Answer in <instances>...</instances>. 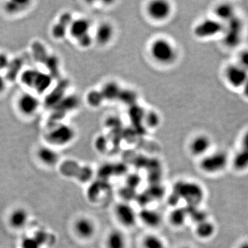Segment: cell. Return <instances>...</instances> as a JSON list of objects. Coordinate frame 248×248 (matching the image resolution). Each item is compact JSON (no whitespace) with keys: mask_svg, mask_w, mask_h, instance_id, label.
<instances>
[{"mask_svg":"<svg viewBox=\"0 0 248 248\" xmlns=\"http://www.w3.org/2000/svg\"><path fill=\"white\" fill-rule=\"evenodd\" d=\"M149 53L155 62L161 65L171 64L177 60V48L165 37H158L151 42Z\"/></svg>","mask_w":248,"mask_h":248,"instance_id":"6da1fadb","label":"cell"},{"mask_svg":"<svg viewBox=\"0 0 248 248\" xmlns=\"http://www.w3.org/2000/svg\"><path fill=\"white\" fill-rule=\"evenodd\" d=\"M22 84L34 90L39 94L46 92L53 83V78L48 73L35 69H27L23 71L20 76Z\"/></svg>","mask_w":248,"mask_h":248,"instance_id":"7a4b0ae2","label":"cell"},{"mask_svg":"<svg viewBox=\"0 0 248 248\" xmlns=\"http://www.w3.org/2000/svg\"><path fill=\"white\" fill-rule=\"evenodd\" d=\"M225 24L222 33L223 45L228 48H236L243 41L245 24L242 18L236 16Z\"/></svg>","mask_w":248,"mask_h":248,"instance_id":"3957f363","label":"cell"},{"mask_svg":"<svg viewBox=\"0 0 248 248\" xmlns=\"http://www.w3.org/2000/svg\"><path fill=\"white\" fill-rule=\"evenodd\" d=\"M75 137L76 131L73 127L60 122H52L46 134L47 141L55 146L68 144L73 141Z\"/></svg>","mask_w":248,"mask_h":248,"instance_id":"277c9868","label":"cell"},{"mask_svg":"<svg viewBox=\"0 0 248 248\" xmlns=\"http://www.w3.org/2000/svg\"><path fill=\"white\" fill-rule=\"evenodd\" d=\"M174 194L185 200L187 205H197L203 201L205 192L203 187L195 182H180L174 186Z\"/></svg>","mask_w":248,"mask_h":248,"instance_id":"5b68a950","label":"cell"},{"mask_svg":"<svg viewBox=\"0 0 248 248\" xmlns=\"http://www.w3.org/2000/svg\"><path fill=\"white\" fill-rule=\"evenodd\" d=\"M229 163V156L224 151H216L207 154L201 160L200 167L203 172L209 174L223 172Z\"/></svg>","mask_w":248,"mask_h":248,"instance_id":"8992f818","label":"cell"},{"mask_svg":"<svg viewBox=\"0 0 248 248\" xmlns=\"http://www.w3.org/2000/svg\"><path fill=\"white\" fill-rule=\"evenodd\" d=\"M225 24L215 18H206L199 22L194 28L193 33L200 40L213 38L222 35Z\"/></svg>","mask_w":248,"mask_h":248,"instance_id":"52a82bcc","label":"cell"},{"mask_svg":"<svg viewBox=\"0 0 248 248\" xmlns=\"http://www.w3.org/2000/svg\"><path fill=\"white\" fill-rule=\"evenodd\" d=\"M147 16L155 22H164L172 12V5L166 0H153L146 5Z\"/></svg>","mask_w":248,"mask_h":248,"instance_id":"ba28073f","label":"cell"},{"mask_svg":"<svg viewBox=\"0 0 248 248\" xmlns=\"http://www.w3.org/2000/svg\"><path fill=\"white\" fill-rule=\"evenodd\" d=\"M223 75L227 84L234 89H242L248 79V71L237 63L227 65Z\"/></svg>","mask_w":248,"mask_h":248,"instance_id":"9c48e42d","label":"cell"},{"mask_svg":"<svg viewBox=\"0 0 248 248\" xmlns=\"http://www.w3.org/2000/svg\"><path fill=\"white\" fill-rule=\"evenodd\" d=\"M115 216L117 220L124 226L131 228L135 226L138 220V216L133 207L126 203H121L116 205Z\"/></svg>","mask_w":248,"mask_h":248,"instance_id":"30bf717a","label":"cell"},{"mask_svg":"<svg viewBox=\"0 0 248 248\" xmlns=\"http://www.w3.org/2000/svg\"><path fill=\"white\" fill-rule=\"evenodd\" d=\"M212 147V140L208 135L201 134L192 139L189 143V151L195 156H203L208 154Z\"/></svg>","mask_w":248,"mask_h":248,"instance_id":"8fae6325","label":"cell"},{"mask_svg":"<svg viewBox=\"0 0 248 248\" xmlns=\"http://www.w3.org/2000/svg\"><path fill=\"white\" fill-rule=\"evenodd\" d=\"M40 107V102L35 94L27 93L22 94L17 100V107L21 113L31 116L37 112Z\"/></svg>","mask_w":248,"mask_h":248,"instance_id":"7c38bea8","label":"cell"},{"mask_svg":"<svg viewBox=\"0 0 248 248\" xmlns=\"http://www.w3.org/2000/svg\"><path fill=\"white\" fill-rule=\"evenodd\" d=\"M74 230L79 238L89 239L93 237V235L95 233V225L90 218L81 217L75 223Z\"/></svg>","mask_w":248,"mask_h":248,"instance_id":"4fadbf2b","label":"cell"},{"mask_svg":"<svg viewBox=\"0 0 248 248\" xmlns=\"http://www.w3.org/2000/svg\"><path fill=\"white\" fill-rule=\"evenodd\" d=\"M115 35V28L110 22L101 23L96 29L94 40L99 45H108Z\"/></svg>","mask_w":248,"mask_h":248,"instance_id":"5bb4252c","label":"cell"},{"mask_svg":"<svg viewBox=\"0 0 248 248\" xmlns=\"http://www.w3.org/2000/svg\"><path fill=\"white\" fill-rule=\"evenodd\" d=\"M215 19L226 24L231 19L237 16L234 6L231 3L222 2L216 5L213 10Z\"/></svg>","mask_w":248,"mask_h":248,"instance_id":"9a60e30c","label":"cell"},{"mask_svg":"<svg viewBox=\"0 0 248 248\" xmlns=\"http://www.w3.org/2000/svg\"><path fill=\"white\" fill-rule=\"evenodd\" d=\"M91 22L86 18H78L73 19L72 22L68 32L73 39L78 40L80 37L86 34L90 33Z\"/></svg>","mask_w":248,"mask_h":248,"instance_id":"2e32d148","label":"cell"},{"mask_svg":"<svg viewBox=\"0 0 248 248\" xmlns=\"http://www.w3.org/2000/svg\"><path fill=\"white\" fill-rule=\"evenodd\" d=\"M122 88L115 81H109L103 85L100 89L104 101L114 102L118 100L122 92Z\"/></svg>","mask_w":248,"mask_h":248,"instance_id":"e0dca14e","label":"cell"},{"mask_svg":"<svg viewBox=\"0 0 248 248\" xmlns=\"http://www.w3.org/2000/svg\"><path fill=\"white\" fill-rule=\"evenodd\" d=\"M68 84L67 81H62L50 92L46 99L48 107L55 108L65 97L64 93Z\"/></svg>","mask_w":248,"mask_h":248,"instance_id":"ac0fdd59","label":"cell"},{"mask_svg":"<svg viewBox=\"0 0 248 248\" xmlns=\"http://www.w3.org/2000/svg\"><path fill=\"white\" fill-rule=\"evenodd\" d=\"M139 217L144 224L151 228H156L161 223V215L157 212L151 209H143L140 212Z\"/></svg>","mask_w":248,"mask_h":248,"instance_id":"d6986e66","label":"cell"},{"mask_svg":"<svg viewBox=\"0 0 248 248\" xmlns=\"http://www.w3.org/2000/svg\"><path fill=\"white\" fill-rule=\"evenodd\" d=\"M39 159L47 166H54L58 162L59 154L58 152L50 147H41L37 151Z\"/></svg>","mask_w":248,"mask_h":248,"instance_id":"ffe728a7","label":"cell"},{"mask_svg":"<svg viewBox=\"0 0 248 248\" xmlns=\"http://www.w3.org/2000/svg\"><path fill=\"white\" fill-rule=\"evenodd\" d=\"M107 248H125L126 239L124 233L118 230L110 231L106 239Z\"/></svg>","mask_w":248,"mask_h":248,"instance_id":"44dd1931","label":"cell"},{"mask_svg":"<svg viewBox=\"0 0 248 248\" xmlns=\"http://www.w3.org/2000/svg\"><path fill=\"white\" fill-rule=\"evenodd\" d=\"M216 232V226L213 222L204 221L197 224L195 228V234L201 239L206 240L213 237Z\"/></svg>","mask_w":248,"mask_h":248,"instance_id":"7402d4cb","label":"cell"},{"mask_svg":"<svg viewBox=\"0 0 248 248\" xmlns=\"http://www.w3.org/2000/svg\"><path fill=\"white\" fill-rule=\"evenodd\" d=\"M232 165L235 170L244 172L248 169V151L241 149L236 152L232 160Z\"/></svg>","mask_w":248,"mask_h":248,"instance_id":"603a6c76","label":"cell"},{"mask_svg":"<svg viewBox=\"0 0 248 248\" xmlns=\"http://www.w3.org/2000/svg\"><path fill=\"white\" fill-rule=\"evenodd\" d=\"M29 219V215L27 210L23 208L15 210L9 217V223L15 228H22L27 224Z\"/></svg>","mask_w":248,"mask_h":248,"instance_id":"cb8c5ba5","label":"cell"},{"mask_svg":"<svg viewBox=\"0 0 248 248\" xmlns=\"http://www.w3.org/2000/svg\"><path fill=\"white\" fill-rule=\"evenodd\" d=\"M31 51H32V57L35 62L44 64L46 60L48 58L50 53L46 48L45 45L39 41H35L31 45Z\"/></svg>","mask_w":248,"mask_h":248,"instance_id":"d4e9b609","label":"cell"},{"mask_svg":"<svg viewBox=\"0 0 248 248\" xmlns=\"http://www.w3.org/2000/svg\"><path fill=\"white\" fill-rule=\"evenodd\" d=\"M45 65L48 73L53 79L58 78L60 76V62L56 55L50 54L48 58L46 60Z\"/></svg>","mask_w":248,"mask_h":248,"instance_id":"484cf974","label":"cell"},{"mask_svg":"<svg viewBox=\"0 0 248 248\" xmlns=\"http://www.w3.org/2000/svg\"><path fill=\"white\" fill-rule=\"evenodd\" d=\"M31 3L30 1H7L4 5L5 11L10 15L18 14L27 9Z\"/></svg>","mask_w":248,"mask_h":248,"instance_id":"4316f807","label":"cell"},{"mask_svg":"<svg viewBox=\"0 0 248 248\" xmlns=\"http://www.w3.org/2000/svg\"><path fill=\"white\" fill-rule=\"evenodd\" d=\"M187 217L186 208H177L173 210L169 215V221L174 227H181L185 223Z\"/></svg>","mask_w":248,"mask_h":248,"instance_id":"83f0119b","label":"cell"},{"mask_svg":"<svg viewBox=\"0 0 248 248\" xmlns=\"http://www.w3.org/2000/svg\"><path fill=\"white\" fill-rule=\"evenodd\" d=\"M86 101L90 107L97 108L105 102L100 90H91L86 94Z\"/></svg>","mask_w":248,"mask_h":248,"instance_id":"f1b7e54d","label":"cell"},{"mask_svg":"<svg viewBox=\"0 0 248 248\" xmlns=\"http://www.w3.org/2000/svg\"><path fill=\"white\" fill-rule=\"evenodd\" d=\"M142 245L143 248H166L163 240L155 234H148L145 236Z\"/></svg>","mask_w":248,"mask_h":248,"instance_id":"f546056e","label":"cell"},{"mask_svg":"<svg viewBox=\"0 0 248 248\" xmlns=\"http://www.w3.org/2000/svg\"><path fill=\"white\" fill-rule=\"evenodd\" d=\"M138 98V94L133 90L122 89L118 101H120L126 106L133 107L136 104Z\"/></svg>","mask_w":248,"mask_h":248,"instance_id":"4dcf8cb0","label":"cell"},{"mask_svg":"<svg viewBox=\"0 0 248 248\" xmlns=\"http://www.w3.org/2000/svg\"><path fill=\"white\" fill-rule=\"evenodd\" d=\"M143 120V122L150 128H156L159 125L160 122H161L159 114L153 110L145 112Z\"/></svg>","mask_w":248,"mask_h":248,"instance_id":"1f68e13d","label":"cell"},{"mask_svg":"<svg viewBox=\"0 0 248 248\" xmlns=\"http://www.w3.org/2000/svg\"><path fill=\"white\" fill-rule=\"evenodd\" d=\"M68 32V28L60 22L54 24L51 29V34L55 40H62Z\"/></svg>","mask_w":248,"mask_h":248,"instance_id":"d6a6232c","label":"cell"},{"mask_svg":"<svg viewBox=\"0 0 248 248\" xmlns=\"http://www.w3.org/2000/svg\"><path fill=\"white\" fill-rule=\"evenodd\" d=\"M236 63L248 71V48L243 49L239 52Z\"/></svg>","mask_w":248,"mask_h":248,"instance_id":"836d02e7","label":"cell"},{"mask_svg":"<svg viewBox=\"0 0 248 248\" xmlns=\"http://www.w3.org/2000/svg\"><path fill=\"white\" fill-rule=\"evenodd\" d=\"M76 41L77 43L81 48H88L93 45V42H94V38L91 35V34L89 33L82 36V37H80L79 39Z\"/></svg>","mask_w":248,"mask_h":248,"instance_id":"e575fe53","label":"cell"},{"mask_svg":"<svg viewBox=\"0 0 248 248\" xmlns=\"http://www.w3.org/2000/svg\"><path fill=\"white\" fill-rule=\"evenodd\" d=\"M73 16L71 13L65 12L63 13L59 17L58 22L61 23L63 25L66 26L69 29L70 26H71L72 22L73 21Z\"/></svg>","mask_w":248,"mask_h":248,"instance_id":"d590c367","label":"cell"},{"mask_svg":"<svg viewBox=\"0 0 248 248\" xmlns=\"http://www.w3.org/2000/svg\"><path fill=\"white\" fill-rule=\"evenodd\" d=\"M9 57L4 53H0V71L6 69L9 66Z\"/></svg>","mask_w":248,"mask_h":248,"instance_id":"8d00e7d4","label":"cell"},{"mask_svg":"<svg viewBox=\"0 0 248 248\" xmlns=\"http://www.w3.org/2000/svg\"><path fill=\"white\" fill-rule=\"evenodd\" d=\"M140 178L139 176L132 175L130 176L128 179V187H131V188L135 189L136 186H139L140 184Z\"/></svg>","mask_w":248,"mask_h":248,"instance_id":"74e56055","label":"cell"},{"mask_svg":"<svg viewBox=\"0 0 248 248\" xmlns=\"http://www.w3.org/2000/svg\"><path fill=\"white\" fill-rule=\"evenodd\" d=\"M24 248H39V244L33 239H27L23 243Z\"/></svg>","mask_w":248,"mask_h":248,"instance_id":"f35d334b","label":"cell"},{"mask_svg":"<svg viewBox=\"0 0 248 248\" xmlns=\"http://www.w3.org/2000/svg\"><path fill=\"white\" fill-rule=\"evenodd\" d=\"M240 145H241V148H240L248 151V129L243 134L242 137L241 138Z\"/></svg>","mask_w":248,"mask_h":248,"instance_id":"ab89813d","label":"cell"},{"mask_svg":"<svg viewBox=\"0 0 248 248\" xmlns=\"http://www.w3.org/2000/svg\"><path fill=\"white\" fill-rule=\"evenodd\" d=\"M6 89V81L4 77L0 74V94L4 92Z\"/></svg>","mask_w":248,"mask_h":248,"instance_id":"60d3db41","label":"cell"},{"mask_svg":"<svg viewBox=\"0 0 248 248\" xmlns=\"http://www.w3.org/2000/svg\"><path fill=\"white\" fill-rule=\"evenodd\" d=\"M104 146L105 148V140L102 138H99L96 141V148L97 150H102V147Z\"/></svg>","mask_w":248,"mask_h":248,"instance_id":"b9f144b4","label":"cell"},{"mask_svg":"<svg viewBox=\"0 0 248 248\" xmlns=\"http://www.w3.org/2000/svg\"><path fill=\"white\" fill-rule=\"evenodd\" d=\"M241 90L244 97L248 99V79L246 81V82L245 83L244 86H243L242 89Z\"/></svg>","mask_w":248,"mask_h":248,"instance_id":"7bdbcfd3","label":"cell"},{"mask_svg":"<svg viewBox=\"0 0 248 248\" xmlns=\"http://www.w3.org/2000/svg\"><path fill=\"white\" fill-rule=\"evenodd\" d=\"M127 190H128V186H127V188H126V187H125V190H124L122 191V195H126V194H125V192H127ZM133 195H134V193H129V194H128V196H127V200H130V198H133Z\"/></svg>","mask_w":248,"mask_h":248,"instance_id":"ee69618b","label":"cell"},{"mask_svg":"<svg viewBox=\"0 0 248 248\" xmlns=\"http://www.w3.org/2000/svg\"><path fill=\"white\" fill-rule=\"evenodd\" d=\"M238 248H248V241H244L239 245Z\"/></svg>","mask_w":248,"mask_h":248,"instance_id":"f6af8a7d","label":"cell"},{"mask_svg":"<svg viewBox=\"0 0 248 248\" xmlns=\"http://www.w3.org/2000/svg\"><path fill=\"white\" fill-rule=\"evenodd\" d=\"M180 248H191L188 247V246H184V247H182Z\"/></svg>","mask_w":248,"mask_h":248,"instance_id":"bcb514c9","label":"cell"}]
</instances>
